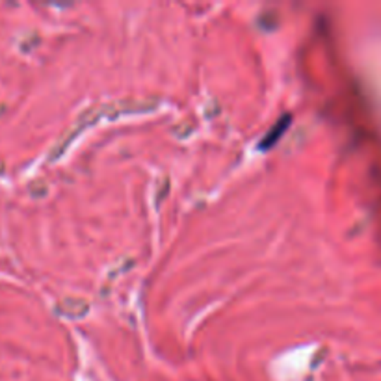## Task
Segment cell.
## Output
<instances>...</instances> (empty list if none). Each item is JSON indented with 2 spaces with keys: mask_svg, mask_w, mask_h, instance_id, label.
Here are the masks:
<instances>
[{
  "mask_svg": "<svg viewBox=\"0 0 381 381\" xmlns=\"http://www.w3.org/2000/svg\"><path fill=\"white\" fill-rule=\"evenodd\" d=\"M289 125H290V115H285L283 119H279L277 125L270 130V135H266V138L261 142V149L266 151V149H270L272 145H275V142L283 136L285 130L289 129Z\"/></svg>",
  "mask_w": 381,
  "mask_h": 381,
  "instance_id": "cell-1",
  "label": "cell"
}]
</instances>
